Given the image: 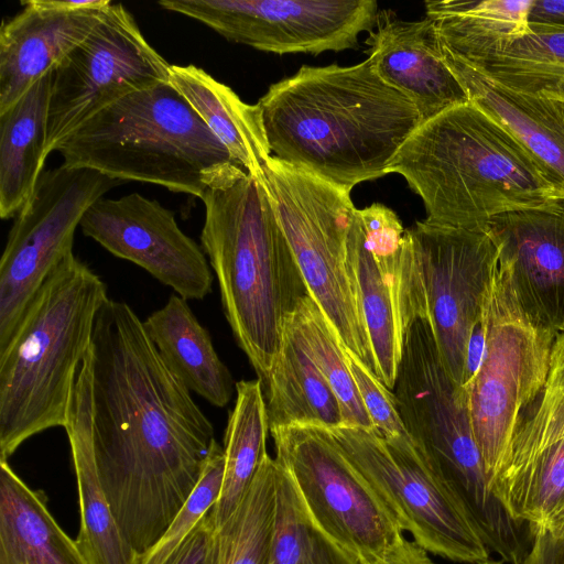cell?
<instances>
[{
	"mask_svg": "<svg viewBox=\"0 0 564 564\" xmlns=\"http://www.w3.org/2000/svg\"><path fill=\"white\" fill-rule=\"evenodd\" d=\"M91 455L117 524L138 556L199 482L214 427L170 371L143 322L108 299L78 369L64 427Z\"/></svg>",
	"mask_w": 564,
	"mask_h": 564,
	"instance_id": "obj_1",
	"label": "cell"
},
{
	"mask_svg": "<svg viewBox=\"0 0 564 564\" xmlns=\"http://www.w3.org/2000/svg\"><path fill=\"white\" fill-rule=\"evenodd\" d=\"M271 154L346 192L390 173L422 123L415 106L386 84L369 58L303 65L259 99Z\"/></svg>",
	"mask_w": 564,
	"mask_h": 564,
	"instance_id": "obj_2",
	"label": "cell"
},
{
	"mask_svg": "<svg viewBox=\"0 0 564 564\" xmlns=\"http://www.w3.org/2000/svg\"><path fill=\"white\" fill-rule=\"evenodd\" d=\"M200 199L202 249L235 339L262 384L286 321L308 291L264 180L239 169L209 185Z\"/></svg>",
	"mask_w": 564,
	"mask_h": 564,
	"instance_id": "obj_3",
	"label": "cell"
},
{
	"mask_svg": "<svg viewBox=\"0 0 564 564\" xmlns=\"http://www.w3.org/2000/svg\"><path fill=\"white\" fill-rule=\"evenodd\" d=\"M435 226L485 231L490 218L563 198L544 170L495 119L467 102L422 122L390 165Z\"/></svg>",
	"mask_w": 564,
	"mask_h": 564,
	"instance_id": "obj_4",
	"label": "cell"
},
{
	"mask_svg": "<svg viewBox=\"0 0 564 564\" xmlns=\"http://www.w3.org/2000/svg\"><path fill=\"white\" fill-rule=\"evenodd\" d=\"M108 299L100 276L70 253L30 302L0 350V462L31 436L66 426L76 376Z\"/></svg>",
	"mask_w": 564,
	"mask_h": 564,
	"instance_id": "obj_5",
	"label": "cell"
},
{
	"mask_svg": "<svg viewBox=\"0 0 564 564\" xmlns=\"http://www.w3.org/2000/svg\"><path fill=\"white\" fill-rule=\"evenodd\" d=\"M55 151L69 167L198 198L218 178L243 170L170 82L111 104Z\"/></svg>",
	"mask_w": 564,
	"mask_h": 564,
	"instance_id": "obj_6",
	"label": "cell"
},
{
	"mask_svg": "<svg viewBox=\"0 0 564 564\" xmlns=\"http://www.w3.org/2000/svg\"><path fill=\"white\" fill-rule=\"evenodd\" d=\"M393 393L404 425L437 478L465 508L490 552L516 564L524 554V523L494 494L474 438L467 393L444 369L425 318L404 333Z\"/></svg>",
	"mask_w": 564,
	"mask_h": 564,
	"instance_id": "obj_7",
	"label": "cell"
},
{
	"mask_svg": "<svg viewBox=\"0 0 564 564\" xmlns=\"http://www.w3.org/2000/svg\"><path fill=\"white\" fill-rule=\"evenodd\" d=\"M276 216L310 296L344 348L378 378L354 275L347 232L357 208L350 193L271 156L263 166Z\"/></svg>",
	"mask_w": 564,
	"mask_h": 564,
	"instance_id": "obj_8",
	"label": "cell"
},
{
	"mask_svg": "<svg viewBox=\"0 0 564 564\" xmlns=\"http://www.w3.org/2000/svg\"><path fill=\"white\" fill-rule=\"evenodd\" d=\"M481 318V361L464 388L474 438L491 487L524 411L545 384L556 334L525 314L499 259Z\"/></svg>",
	"mask_w": 564,
	"mask_h": 564,
	"instance_id": "obj_9",
	"label": "cell"
},
{
	"mask_svg": "<svg viewBox=\"0 0 564 564\" xmlns=\"http://www.w3.org/2000/svg\"><path fill=\"white\" fill-rule=\"evenodd\" d=\"M498 248L487 230L417 221L405 229L402 258V316L405 329L425 318L440 360L463 386L467 345L480 321L497 268Z\"/></svg>",
	"mask_w": 564,
	"mask_h": 564,
	"instance_id": "obj_10",
	"label": "cell"
},
{
	"mask_svg": "<svg viewBox=\"0 0 564 564\" xmlns=\"http://www.w3.org/2000/svg\"><path fill=\"white\" fill-rule=\"evenodd\" d=\"M329 432L400 529L419 546L457 563L489 560L491 552L473 519L416 445L397 444L357 426L340 425Z\"/></svg>",
	"mask_w": 564,
	"mask_h": 564,
	"instance_id": "obj_11",
	"label": "cell"
},
{
	"mask_svg": "<svg viewBox=\"0 0 564 564\" xmlns=\"http://www.w3.org/2000/svg\"><path fill=\"white\" fill-rule=\"evenodd\" d=\"M275 459L289 471L316 524L359 564H373L404 539L390 511L328 429L270 430Z\"/></svg>",
	"mask_w": 564,
	"mask_h": 564,
	"instance_id": "obj_12",
	"label": "cell"
},
{
	"mask_svg": "<svg viewBox=\"0 0 564 564\" xmlns=\"http://www.w3.org/2000/svg\"><path fill=\"white\" fill-rule=\"evenodd\" d=\"M119 183L95 170L64 164L41 174L15 216L0 260V350L42 284L73 253L85 213Z\"/></svg>",
	"mask_w": 564,
	"mask_h": 564,
	"instance_id": "obj_13",
	"label": "cell"
},
{
	"mask_svg": "<svg viewBox=\"0 0 564 564\" xmlns=\"http://www.w3.org/2000/svg\"><path fill=\"white\" fill-rule=\"evenodd\" d=\"M171 65L132 14L111 3L91 33L53 70L46 152L119 99L169 82Z\"/></svg>",
	"mask_w": 564,
	"mask_h": 564,
	"instance_id": "obj_14",
	"label": "cell"
},
{
	"mask_svg": "<svg viewBox=\"0 0 564 564\" xmlns=\"http://www.w3.org/2000/svg\"><path fill=\"white\" fill-rule=\"evenodd\" d=\"M228 41L276 54H321L358 47L379 14L373 0H162Z\"/></svg>",
	"mask_w": 564,
	"mask_h": 564,
	"instance_id": "obj_15",
	"label": "cell"
},
{
	"mask_svg": "<svg viewBox=\"0 0 564 564\" xmlns=\"http://www.w3.org/2000/svg\"><path fill=\"white\" fill-rule=\"evenodd\" d=\"M491 489L530 530L545 529L564 510V330L555 337L545 384L524 411Z\"/></svg>",
	"mask_w": 564,
	"mask_h": 564,
	"instance_id": "obj_16",
	"label": "cell"
},
{
	"mask_svg": "<svg viewBox=\"0 0 564 564\" xmlns=\"http://www.w3.org/2000/svg\"><path fill=\"white\" fill-rule=\"evenodd\" d=\"M79 226L85 236L141 267L183 299L203 300L212 292L214 276L205 252L159 202L139 193L100 198Z\"/></svg>",
	"mask_w": 564,
	"mask_h": 564,
	"instance_id": "obj_17",
	"label": "cell"
},
{
	"mask_svg": "<svg viewBox=\"0 0 564 564\" xmlns=\"http://www.w3.org/2000/svg\"><path fill=\"white\" fill-rule=\"evenodd\" d=\"M516 296L539 326L564 330V198L506 212L487 229Z\"/></svg>",
	"mask_w": 564,
	"mask_h": 564,
	"instance_id": "obj_18",
	"label": "cell"
},
{
	"mask_svg": "<svg viewBox=\"0 0 564 564\" xmlns=\"http://www.w3.org/2000/svg\"><path fill=\"white\" fill-rule=\"evenodd\" d=\"M0 30V112L53 72L102 18L109 0H23Z\"/></svg>",
	"mask_w": 564,
	"mask_h": 564,
	"instance_id": "obj_19",
	"label": "cell"
},
{
	"mask_svg": "<svg viewBox=\"0 0 564 564\" xmlns=\"http://www.w3.org/2000/svg\"><path fill=\"white\" fill-rule=\"evenodd\" d=\"M365 43L376 73L415 106L422 122L469 102L444 59L431 18L405 21L381 11Z\"/></svg>",
	"mask_w": 564,
	"mask_h": 564,
	"instance_id": "obj_20",
	"label": "cell"
},
{
	"mask_svg": "<svg viewBox=\"0 0 564 564\" xmlns=\"http://www.w3.org/2000/svg\"><path fill=\"white\" fill-rule=\"evenodd\" d=\"M442 52L469 102L516 138L564 198V100L508 88L443 47Z\"/></svg>",
	"mask_w": 564,
	"mask_h": 564,
	"instance_id": "obj_21",
	"label": "cell"
},
{
	"mask_svg": "<svg viewBox=\"0 0 564 564\" xmlns=\"http://www.w3.org/2000/svg\"><path fill=\"white\" fill-rule=\"evenodd\" d=\"M143 325L166 367L188 391L218 408L231 401L236 382L187 300L171 295Z\"/></svg>",
	"mask_w": 564,
	"mask_h": 564,
	"instance_id": "obj_22",
	"label": "cell"
},
{
	"mask_svg": "<svg viewBox=\"0 0 564 564\" xmlns=\"http://www.w3.org/2000/svg\"><path fill=\"white\" fill-rule=\"evenodd\" d=\"M170 84L186 99L234 160L250 175L264 180L272 156L261 109L195 65H171Z\"/></svg>",
	"mask_w": 564,
	"mask_h": 564,
	"instance_id": "obj_23",
	"label": "cell"
},
{
	"mask_svg": "<svg viewBox=\"0 0 564 564\" xmlns=\"http://www.w3.org/2000/svg\"><path fill=\"white\" fill-rule=\"evenodd\" d=\"M53 72L0 112V216L15 217L30 200L46 156Z\"/></svg>",
	"mask_w": 564,
	"mask_h": 564,
	"instance_id": "obj_24",
	"label": "cell"
},
{
	"mask_svg": "<svg viewBox=\"0 0 564 564\" xmlns=\"http://www.w3.org/2000/svg\"><path fill=\"white\" fill-rule=\"evenodd\" d=\"M0 564H87L56 523L42 491L0 462Z\"/></svg>",
	"mask_w": 564,
	"mask_h": 564,
	"instance_id": "obj_25",
	"label": "cell"
},
{
	"mask_svg": "<svg viewBox=\"0 0 564 564\" xmlns=\"http://www.w3.org/2000/svg\"><path fill=\"white\" fill-rule=\"evenodd\" d=\"M270 430L293 424L336 429L339 402L286 321L283 344L262 383Z\"/></svg>",
	"mask_w": 564,
	"mask_h": 564,
	"instance_id": "obj_26",
	"label": "cell"
},
{
	"mask_svg": "<svg viewBox=\"0 0 564 564\" xmlns=\"http://www.w3.org/2000/svg\"><path fill=\"white\" fill-rule=\"evenodd\" d=\"M534 0H443L424 3L441 46L466 63L489 57L529 32Z\"/></svg>",
	"mask_w": 564,
	"mask_h": 564,
	"instance_id": "obj_27",
	"label": "cell"
},
{
	"mask_svg": "<svg viewBox=\"0 0 564 564\" xmlns=\"http://www.w3.org/2000/svg\"><path fill=\"white\" fill-rule=\"evenodd\" d=\"M347 261L357 286L378 379L393 392L404 345V327L392 286L368 247L358 209L346 240Z\"/></svg>",
	"mask_w": 564,
	"mask_h": 564,
	"instance_id": "obj_28",
	"label": "cell"
},
{
	"mask_svg": "<svg viewBox=\"0 0 564 564\" xmlns=\"http://www.w3.org/2000/svg\"><path fill=\"white\" fill-rule=\"evenodd\" d=\"M236 394L224 435L223 486L212 508L216 528L225 523L241 503L268 455L270 425L260 380L236 382Z\"/></svg>",
	"mask_w": 564,
	"mask_h": 564,
	"instance_id": "obj_29",
	"label": "cell"
},
{
	"mask_svg": "<svg viewBox=\"0 0 564 564\" xmlns=\"http://www.w3.org/2000/svg\"><path fill=\"white\" fill-rule=\"evenodd\" d=\"M529 29L502 51L467 64L508 88L564 100V31Z\"/></svg>",
	"mask_w": 564,
	"mask_h": 564,
	"instance_id": "obj_30",
	"label": "cell"
},
{
	"mask_svg": "<svg viewBox=\"0 0 564 564\" xmlns=\"http://www.w3.org/2000/svg\"><path fill=\"white\" fill-rule=\"evenodd\" d=\"M268 564H359L316 524L289 471L278 460Z\"/></svg>",
	"mask_w": 564,
	"mask_h": 564,
	"instance_id": "obj_31",
	"label": "cell"
},
{
	"mask_svg": "<svg viewBox=\"0 0 564 564\" xmlns=\"http://www.w3.org/2000/svg\"><path fill=\"white\" fill-rule=\"evenodd\" d=\"M275 476L276 460L268 454L241 503L216 528L212 564H268Z\"/></svg>",
	"mask_w": 564,
	"mask_h": 564,
	"instance_id": "obj_32",
	"label": "cell"
},
{
	"mask_svg": "<svg viewBox=\"0 0 564 564\" xmlns=\"http://www.w3.org/2000/svg\"><path fill=\"white\" fill-rule=\"evenodd\" d=\"M301 346L333 389L343 415V425L373 431L346 359L345 348L322 310L308 295L288 319Z\"/></svg>",
	"mask_w": 564,
	"mask_h": 564,
	"instance_id": "obj_33",
	"label": "cell"
},
{
	"mask_svg": "<svg viewBox=\"0 0 564 564\" xmlns=\"http://www.w3.org/2000/svg\"><path fill=\"white\" fill-rule=\"evenodd\" d=\"M69 445L80 507L77 549L87 564H135L138 555L117 524L90 453L79 443L69 442Z\"/></svg>",
	"mask_w": 564,
	"mask_h": 564,
	"instance_id": "obj_34",
	"label": "cell"
},
{
	"mask_svg": "<svg viewBox=\"0 0 564 564\" xmlns=\"http://www.w3.org/2000/svg\"><path fill=\"white\" fill-rule=\"evenodd\" d=\"M225 473V452L215 440L202 478L160 541L135 564H163L218 500Z\"/></svg>",
	"mask_w": 564,
	"mask_h": 564,
	"instance_id": "obj_35",
	"label": "cell"
},
{
	"mask_svg": "<svg viewBox=\"0 0 564 564\" xmlns=\"http://www.w3.org/2000/svg\"><path fill=\"white\" fill-rule=\"evenodd\" d=\"M345 354L362 403L373 424V431L387 441L416 445L401 417L394 393L352 354L346 349Z\"/></svg>",
	"mask_w": 564,
	"mask_h": 564,
	"instance_id": "obj_36",
	"label": "cell"
},
{
	"mask_svg": "<svg viewBox=\"0 0 564 564\" xmlns=\"http://www.w3.org/2000/svg\"><path fill=\"white\" fill-rule=\"evenodd\" d=\"M212 508L163 564L213 563L216 525Z\"/></svg>",
	"mask_w": 564,
	"mask_h": 564,
	"instance_id": "obj_37",
	"label": "cell"
},
{
	"mask_svg": "<svg viewBox=\"0 0 564 564\" xmlns=\"http://www.w3.org/2000/svg\"><path fill=\"white\" fill-rule=\"evenodd\" d=\"M532 542L518 564H564V541L543 528L531 529Z\"/></svg>",
	"mask_w": 564,
	"mask_h": 564,
	"instance_id": "obj_38",
	"label": "cell"
},
{
	"mask_svg": "<svg viewBox=\"0 0 564 564\" xmlns=\"http://www.w3.org/2000/svg\"><path fill=\"white\" fill-rule=\"evenodd\" d=\"M529 26L564 31V0H534L529 13Z\"/></svg>",
	"mask_w": 564,
	"mask_h": 564,
	"instance_id": "obj_39",
	"label": "cell"
},
{
	"mask_svg": "<svg viewBox=\"0 0 564 564\" xmlns=\"http://www.w3.org/2000/svg\"><path fill=\"white\" fill-rule=\"evenodd\" d=\"M373 564H436L414 541L404 539L395 549Z\"/></svg>",
	"mask_w": 564,
	"mask_h": 564,
	"instance_id": "obj_40",
	"label": "cell"
},
{
	"mask_svg": "<svg viewBox=\"0 0 564 564\" xmlns=\"http://www.w3.org/2000/svg\"><path fill=\"white\" fill-rule=\"evenodd\" d=\"M545 530L555 538L564 541V510L545 528Z\"/></svg>",
	"mask_w": 564,
	"mask_h": 564,
	"instance_id": "obj_41",
	"label": "cell"
},
{
	"mask_svg": "<svg viewBox=\"0 0 564 564\" xmlns=\"http://www.w3.org/2000/svg\"><path fill=\"white\" fill-rule=\"evenodd\" d=\"M479 564H506L501 560H488L486 562L479 563Z\"/></svg>",
	"mask_w": 564,
	"mask_h": 564,
	"instance_id": "obj_42",
	"label": "cell"
}]
</instances>
